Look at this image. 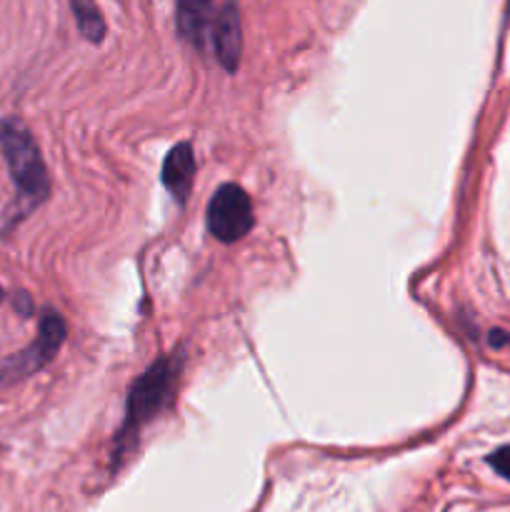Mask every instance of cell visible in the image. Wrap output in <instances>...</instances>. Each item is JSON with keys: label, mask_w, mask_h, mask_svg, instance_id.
Returning a JSON list of instances; mask_svg holds the SVG:
<instances>
[{"label": "cell", "mask_w": 510, "mask_h": 512, "mask_svg": "<svg viewBox=\"0 0 510 512\" xmlns=\"http://www.w3.org/2000/svg\"><path fill=\"white\" fill-rule=\"evenodd\" d=\"M0 150H3L10 178H13L20 198L28 200V205L43 203L50 195L48 168H45L33 133H30L23 120H0Z\"/></svg>", "instance_id": "obj_1"}, {"label": "cell", "mask_w": 510, "mask_h": 512, "mask_svg": "<svg viewBox=\"0 0 510 512\" xmlns=\"http://www.w3.org/2000/svg\"><path fill=\"white\" fill-rule=\"evenodd\" d=\"M180 365L183 358L180 355H168L160 358L140 375L133 383L128 393V405H125V423L120 430V443L133 440L138 430L153 418H158L170 403H173L175 388H178Z\"/></svg>", "instance_id": "obj_2"}, {"label": "cell", "mask_w": 510, "mask_h": 512, "mask_svg": "<svg viewBox=\"0 0 510 512\" xmlns=\"http://www.w3.org/2000/svg\"><path fill=\"white\" fill-rule=\"evenodd\" d=\"M65 335H68V325H65L63 315L50 308L43 310L38 323V338L28 348L0 360V390L43 370L58 355L60 345L65 343Z\"/></svg>", "instance_id": "obj_3"}, {"label": "cell", "mask_w": 510, "mask_h": 512, "mask_svg": "<svg viewBox=\"0 0 510 512\" xmlns=\"http://www.w3.org/2000/svg\"><path fill=\"white\" fill-rule=\"evenodd\" d=\"M253 205L240 185L225 183L208 203V230L220 243H235L253 228Z\"/></svg>", "instance_id": "obj_4"}, {"label": "cell", "mask_w": 510, "mask_h": 512, "mask_svg": "<svg viewBox=\"0 0 510 512\" xmlns=\"http://www.w3.org/2000/svg\"><path fill=\"white\" fill-rule=\"evenodd\" d=\"M243 53V30H240V13L233 0L220 8L215 18V55L225 70H235Z\"/></svg>", "instance_id": "obj_5"}, {"label": "cell", "mask_w": 510, "mask_h": 512, "mask_svg": "<svg viewBox=\"0 0 510 512\" xmlns=\"http://www.w3.org/2000/svg\"><path fill=\"white\" fill-rule=\"evenodd\" d=\"M195 180V155L188 143H178L170 148L163 163V185L178 203H185L193 190Z\"/></svg>", "instance_id": "obj_6"}, {"label": "cell", "mask_w": 510, "mask_h": 512, "mask_svg": "<svg viewBox=\"0 0 510 512\" xmlns=\"http://www.w3.org/2000/svg\"><path fill=\"white\" fill-rule=\"evenodd\" d=\"M175 10H178V28L183 38L190 43H203L205 25H208L210 15V0H175Z\"/></svg>", "instance_id": "obj_7"}, {"label": "cell", "mask_w": 510, "mask_h": 512, "mask_svg": "<svg viewBox=\"0 0 510 512\" xmlns=\"http://www.w3.org/2000/svg\"><path fill=\"white\" fill-rule=\"evenodd\" d=\"M70 8H73L80 35L90 43H100L105 38V20L100 15L98 5L93 0H70Z\"/></svg>", "instance_id": "obj_8"}, {"label": "cell", "mask_w": 510, "mask_h": 512, "mask_svg": "<svg viewBox=\"0 0 510 512\" xmlns=\"http://www.w3.org/2000/svg\"><path fill=\"white\" fill-rule=\"evenodd\" d=\"M488 463H490V468L495 470V473L503 475L505 480H510V445L495 450V453L488 458Z\"/></svg>", "instance_id": "obj_9"}, {"label": "cell", "mask_w": 510, "mask_h": 512, "mask_svg": "<svg viewBox=\"0 0 510 512\" xmlns=\"http://www.w3.org/2000/svg\"><path fill=\"white\" fill-rule=\"evenodd\" d=\"M15 308H18L20 315H30V313H33V303H30V298L25 293L15 295Z\"/></svg>", "instance_id": "obj_10"}, {"label": "cell", "mask_w": 510, "mask_h": 512, "mask_svg": "<svg viewBox=\"0 0 510 512\" xmlns=\"http://www.w3.org/2000/svg\"><path fill=\"white\" fill-rule=\"evenodd\" d=\"M505 345H510V338H508V340H505Z\"/></svg>", "instance_id": "obj_11"}]
</instances>
